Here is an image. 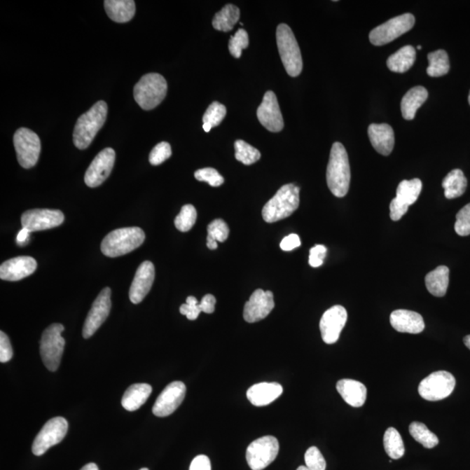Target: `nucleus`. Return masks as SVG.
I'll return each instance as SVG.
<instances>
[{
  "label": "nucleus",
  "instance_id": "nucleus-1",
  "mask_svg": "<svg viewBox=\"0 0 470 470\" xmlns=\"http://www.w3.org/2000/svg\"><path fill=\"white\" fill-rule=\"evenodd\" d=\"M350 179V160L345 147L342 143H333L326 168V183L330 191L343 198L349 192Z\"/></svg>",
  "mask_w": 470,
  "mask_h": 470
},
{
  "label": "nucleus",
  "instance_id": "nucleus-2",
  "mask_svg": "<svg viewBox=\"0 0 470 470\" xmlns=\"http://www.w3.org/2000/svg\"><path fill=\"white\" fill-rule=\"evenodd\" d=\"M107 105L99 100L88 112L78 118L74 131V143L77 148L84 150L91 144L98 132L105 124L107 117Z\"/></svg>",
  "mask_w": 470,
  "mask_h": 470
},
{
  "label": "nucleus",
  "instance_id": "nucleus-3",
  "mask_svg": "<svg viewBox=\"0 0 470 470\" xmlns=\"http://www.w3.org/2000/svg\"><path fill=\"white\" fill-rule=\"evenodd\" d=\"M300 205V188L294 184L282 186L263 207V217L274 223L291 216Z\"/></svg>",
  "mask_w": 470,
  "mask_h": 470
},
{
  "label": "nucleus",
  "instance_id": "nucleus-4",
  "mask_svg": "<svg viewBox=\"0 0 470 470\" xmlns=\"http://www.w3.org/2000/svg\"><path fill=\"white\" fill-rule=\"evenodd\" d=\"M145 238L144 231L138 227L116 229L104 238L102 251L109 257L125 256L141 247Z\"/></svg>",
  "mask_w": 470,
  "mask_h": 470
},
{
  "label": "nucleus",
  "instance_id": "nucleus-5",
  "mask_svg": "<svg viewBox=\"0 0 470 470\" xmlns=\"http://www.w3.org/2000/svg\"><path fill=\"white\" fill-rule=\"evenodd\" d=\"M276 41L286 73L291 77L299 76L303 67V57L296 39L288 25H279L276 30Z\"/></svg>",
  "mask_w": 470,
  "mask_h": 470
},
{
  "label": "nucleus",
  "instance_id": "nucleus-6",
  "mask_svg": "<svg viewBox=\"0 0 470 470\" xmlns=\"http://www.w3.org/2000/svg\"><path fill=\"white\" fill-rule=\"evenodd\" d=\"M167 81L159 74H147L135 85V102L144 110H152L166 98Z\"/></svg>",
  "mask_w": 470,
  "mask_h": 470
},
{
  "label": "nucleus",
  "instance_id": "nucleus-7",
  "mask_svg": "<svg viewBox=\"0 0 470 470\" xmlns=\"http://www.w3.org/2000/svg\"><path fill=\"white\" fill-rule=\"evenodd\" d=\"M64 329L62 324H52L45 330L41 337V355L43 364L52 372L59 368L64 353L66 340L61 336Z\"/></svg>",
  "mask_w": 470,
  "mask_h": 470
},
{
  "label": "nucleus",
  "instance_id": "nucleus-8",
  "mask_svg": "<svg viewBox=\"0 0 470 470\" xmlns=\"http://www.w3.org/2000/svg\"><path fill=\"white\" fill-rule=\"evenodd\" d=\"M13 144L21 167L29 170L37 164L41 143V139L34 131L25 127L18 129L13 136Z\"/></svg>",
  "mask_w": 470,
  "mask_h": 470
},
{
  "label": "nucleus",
  "instance_id": "nucleus-9",
  "mask_svg": "<svg viewBox=\"0 0 470 470\" xmlns=\"http://www.w3.org/2000/svg\"><path fill=\"white\" fill-rule=\"evenodd\" d=\"M415 19L411 13L393 18L381 25L369 34V41L374 46H381L389 44L400 36L406 34L415 26Z\"/></svg>",
  "mask_w": 470,
  "mask_h": 470
},
{
  "label": "nucleus",
  "instance_id": "nucleus-10",
  "mask_svg": "<svg viewBox=\"0 0 470 470\" xmlns=\"http://www.w3.org/2000/svg\"><path fill=\"white\" fill-rule=\"evenodd\" d=\"M455 387L454 375L447 371L432 373L420 383L418 392L423 399L436 401L445 399L453 393Z\"/></svg>",
  "mask_w": 470,
  "mask_h": 470
},
{
  "label": "nucleus",
  "instance_id": "nucleus-11",
  "mask_svg": "<svg viewBox=\"0 0 470 470\" xmlns=\"http://www.w3.org/2000/svg\"><path fill=\"white\" fill-rule=\"evenodd\" d=\"M279 441L274 436H268L254 441L247 447V462L252 470H263L277 457Z\"/></svg>",
  "mask_w": 470,
  "mask_h": 470
},
{
  "label": "nucleus",
  "instance_id": "nucleus-12",
  "mask_svg": "<svg viewBox=\"0 0 470 470\" xmlns=\"http://www.w3.org/2000/svg\"><path fill=\"white\" fill-rule=\"evenodd\" d=\"M67 430L68 422L64 417L58 416L49 420L36 436L32 444V453L38 457L44 455L50 448L55 446L64 438Z\"/></svg>",
  "mask_w": 470,
  "mask_h": 470
},
{
  "label": "nucleus",
  "instance_id": "nucleus-13",
  "mask_svg": "<svg viewBox=\"0 0 470 470\" xmlns=\"http://www.w3.org/2000/svg\"><path fill=\"white\" fill-rule=\"evenodd\" d=\"M422 189V182L419 179L400 183L396 190V197L390 203V218L392 221H400L404 216L408 207L417 200Z\"/></svg>",
  "mask_w": 470,
  "mask_h": 470
},
{
  "label": "nucleus",
  "instance_id": "nucleus-14",
  "mask_svg": "<svg viewBox=\"0 0 470 470\" xmlns=\"http://www.w3.org/2000/svg\"><path fill=\"white\" fill-rule=\"evenodd\" d=\"M116 163V152L105 148L97 154L85 174V182L90 188H97L109 177Z\"/></svg>",
  "mask_w": 470,
  "mask_h": 470
},
{
  "label": "nucleus",
  "instance_id": "nucleus-15",
  "mask_svg": "<svg viewBox=\"0 0 470 470\" xmlns=\"http://www.w3.org/2000/svg\"><path fill=\"white\" fill-rule=\"evenodd\" d=\"M186 387L182 382L168 384L158 396L153 407V413L158 417H166L173 414L184 400Z\"/></svg>",
  "mask_w": 470,
  "mask_h": 470
},
{
  "label": "nucleus",
  "instance_id": "nucleus-16",
  "mask_svg": "<svg viewBox=\"0 0 470 470\" xmlns=\"http://www.w3.org/2000/svg\"><path fill=\"white\" fill-rule=\"evenodd\" d=\"M111 307V289L106 288L99 293L92 304L91 310L89 311L87 319H85L83 328V337L88 339L95 335L97 330L105 322L110 314Z\"/></svg>",
  "mask_w": 470,
  "mask_h": 470
},
{
  "label": "nucleus",
  "instance_id": "nucleus-17",
  "mask_svg": "<svg viewBox=\"0 0 470 470\" xmlns=\"http://www.w3.org/2000/svg\"><path fill=\"white\" fill-rule=\"evenodd\" d=\"M62 212L55 209H34L25 212L21 217L23 228L32 232L48 230L63 223Z\"/></svg>",
  "mask_w": 470,
  "mask_h": 470
},
{
  "label": "nucleus",
  "instance_id": "nucleus-18",
  "mask_svg": "<svg viewBox=\"0 0 470 470\" xmlns=\"http://www.w3.org/2000/svg\"><path fill=\"white\" fill-rule=\"evenodd\" d=\"M347 321L346 308L336 305L326 310L320 322V330L322 340L326 344H333L340 338L344 326Z\"/></svg>",
  "mask_w": 470,
  "mask_h": 470
},
{
  "label": "nucleus",
  "instance_id": "nucleus-19",
  "mask_svg": "<svg viewBox=\"0 0 470 470\" xmlns=\"http://www.w3.org/2000/svg\"><path fill=\"white\" fill-rule=\"evenodd\" d=\"M274 307V293L257 289L244 307L243 317L247 322L254 324L267 317Z\"/></svg>",
  "mask_w": 470,
  "mask_h": 470
},
{
  "label": "nucleus",
  "instance_id": "nucleus-20",
  "mask_svg": "<svg viewBox=\"0 0 470 470\" xmlns=\"http://www.w3.org/2000/svg\"><path fill=\"white\" fill-rule=\"evenodd\" d=\"M257 117L260 123L268 131L278 132L284 127V121L274 92L265 93L263 102L258 107Z\"/></svg>",
  "mask_w": 470,
  "mask_h": 470
},
{
  "label": "nucleus",
  "instance_id": "nucleus-21",
  "mask_svg": "<svg viewBox=\"0 0 470 470\" xmlns=\"http://www.w3.org/2000/svg\"><path fill=\"white\" fill-rule=\"evenodd\" d=\"M154 278L155 269L151 261H144L139 265L129 291V297L132 303L139 304L145 299L152 288Z\"/></svg>",
  "mask_w": 470,
  "mask_h": 470
},
{
  "label": "nucleus",
  "instance_id": "nucleus-22",
  "mask_svg": "<svg viewBox=\"0 0 470 470\" xmlns=\"http://www.w3.org/2000/svg\"><path fill=\"white\" fill-rule=\"evenodd\" d=\"M37 261L30 256H20L5 261L0 267V278L4 281L18 282L34 274Z\"/></svg>",
  "mask_w": 470,
  "mask_h": 470
},
{
  "label": "nucleus",
  "instance_id": "nucleus-23",
  "mask_svg": "<svg viewBox=\"0 0 470 470\" xmlns=\"http://www.w3.org/2000/svg\"><path fill=\"white\" fill-rule=\"evenodd\" d=\"M390 324L396 331L408 333H420L425 329L424 320L416 312L398 310L390 315Z\"/></svg>",
  "mask_w": 470,
  "mask_h": 470
},
{
  "label": "nucleus",
  "instance_id": "nucleus-24",
  "mask_svg": "<svg viewBox=\"0 0 470 470\" xmlns=\"http://www.w3.org/2000/svg\"><path fill=\"white\" fill-rule=\"evenodd\" d=\"M283 393L281 384L276 382H261L256 384L247 392V399L256 407L267 406L278 399Z\"/></svg>",
  "mask_w": 470,
  "mask_h": 470
},
{
  "label": "nucleus",
  "instance_id": "nucleus-25",
  "mask_svg": "<svg viewBox=\"0 0 470 470\" xmlns=\"http://www.w3.org/2000/svg\"><path fill=\"white\" fill-rule=\"evenodd\" d=\"M373 147L382 155H389L394 149V132L387 124H371L368 129Z\"/></svg>",
  "mask_w": 470,
  "mask_h": 470
},
{
  "label": "nucleus",
  "instance_id": "nucleus-26",
  "mask_svg": "<svg viewBox=\"0 0 470 470\" xmlns=\"http://www.w3.org/2000/svg\"><path fill=\"white\" fill-rule=\"evenodd\" d=\"M336 389L343 399L354 408L364 406L367 399V389L364 384L354 380H340L336 384Z\"/></svg>",
  "mask_w": 470,
  "mask_h": 470
},
{
  "label": "nucleus",
  "instance_id": "nucleus-27",
  "mask_svg": "<svg viewBox=\"0 0 470 470\" xmlns=\"http://www.w3.org/2000/svg\"><path fill=\"white\" fill-rule=\"evenodd\" d=\"M152 386L146 383L134 384L128 387L122 397L121 404L125 410H138L146 403L150 394H152Z\"/></svg>",
  "mask_w": 470,
  "mask_h": 470
},
{
  "label": "nucleus",
  "instance_id": "nucleus-28",
  "mask_svg": "<svg viewBox=\"0 0 470 470\" xmlns=\"http://www.w3.org/2000/svg\"><path fill=\"white\" fill-rule=\"evenodd\" d=\"M429 92L423 87H415L408 91L401 99V109L405 120H412L417 110L428 99Z\"/></svg>",
  "mask_w": 470,
  "mask_h": 470
},
{
  "label": "nucleus",
  "instance_id": "nucleus-29",
  "mask_svg": "<svg viewBox=\"0 0 470 470\" xmlns=\"http://www.w3.org/2000/svg\"><path fill=\"white\" fill-rule=\"evenodd\" d=\"M104 4L107 15L117 23L128 22L134 16V0H106Z\"/></svg>",
  "mask_w": 470,
  "mask_h": 470
},
{
  "label": "nucleus",
  "instance_id": "nucleus-30",
  "mask_svg": "<svg viewBox=\"0 0 470 470\" xmlns=\"http://www.w3.org/2000/svg\"><path fill=\"white\" fill-rule=\"evenodd\" d=\"M450 282V269L446 265H440L426 275L425 284L429 292L436 297L446 294Z\"/></svg>",
  "mask_w": 470,
  "mask_h": 470
},
{
  "label": "nucleus",
  "instance_id": "nucleus-31",
  "mask_svg": "<svg viewBox=\"0 0 470 470\" xmlns=\"http://www.w3.org/2000/svg\"><path fill=\"white\" fill-rule=\"evenodd\" d=\"M415 48L412 46H406L398 50L387 59V66L394 73L403 74L410 69L415 64Z\"/></svg>",
  "mask_w": 470,
  "mask_h": 470
},
{
  "label": "nucleus",
  "instance_id": "nucleus-32",
  "mask_svg": "<svg viewBox=\"0 0 470 470\" xmlns=\"http://www.w3.org/2000/svg\"><path fill=\"white\" fill-rule=\"evenodd\" d=\"M467 184V179L462 170H452L443 181L445 197L448 200L458 198L465 193Z\"/></svg>",
  "mask_w": 470,
  "mask_h": 470
},
{
  "label": "nucleus",
  "instance_id": "nucleus-33",
  "mask_svg": "<svg viewBox=\"0 0 470 470\" xmlns=\"http://www.w3.org/2000/svg\"><path fill=\"white\" fill-rule=\"evenodd\" d=\"M240 17L238 7L232 4L225 6L220 12L215 14L213 20V27L215 30L229 32L235 27Z\"/></svg>",
  "mask_w": 470,
  "mask_h": 470
},
{
  "label": "nucleus",
  "instance_id": "nucleus-34",
  "mask_svg": "<svg viewBox=\"0 0 470 470\" xmlns=\"http://www.w3.org/2000/svg\"><path fill=\"white\" fill-rule=\"evenodd\" d=\"M429 67L427 74L430 77H441L446 75L450 69V59L444 50H437L428 55Z\"/></svg>",
  "mask_w": 470,
  "mask_h": 470
},
{
  "label": "nucleus",
  "instance_id": "nucleus-35",
  "mask_svg": "<svg viewBox=\"0 0 470 470\" xmlns=\"http://www.w3.org/2000/svg\"><path fill=\"white\" fill-rule=\"evenodd\" d=\"M383 444L386 453L391 459L398 460L403 457L405 454L403 441L396 429L389 428L386 430L384 434Z\"/></svg>",
  "mask_w": 470,
  "mask_h": 470
},
{
  "label": "nucleus",
  "instance_id": "nucleus-36",
  "mask_svg": "<svg viewBox=\"0 0 470 470\" xmlns=\"http://www.w3.org/2000/svg\"><path fill=\"white\" fill-rule=\"evenodd\" d=\"M410 433L413 438L426 448H435L439 443L438 437L430 431L424 423L412 422L410 425Z\"/></svg>",
  "mask_w": 470,
  "mask_h": 470
},
{
  "label": "nucleus",
  "instance_id": "nucleus-37",
  "mask_svg": "<svg viewBox=\"0 0 470 470\" xmlns=\"http://www.w3.org/2000/svg\"><path fill=\"white\" fill-rule=\"evenodd\" d=\"M235 148L236 160L247 166L256 163L261 159L259 150L242 139L235 141Z\"/></svg>",
  "mask_w": 470,
  "mask_h": 470
},
{
  "label": "nucleus",
  "instance_id": "nucleus-38",
  "mask_svg": "<svg viewBox=\"0 0 470 470\" xmlns=\"http://www.w3.org/2000/svg\"><path fill=\"white\" fill-rule=\"evenodd\" d=\"M197 220V211L193 205H185L181 208L178 216L175 218V227L181 232H188Z\"/></svg>",
  "mask_w": 470,
  "mask_h": 470
},
{
  "label": "nucleus",
  "instance_id": "nucleus-39",
  "mask_svg": "<svg viewBox=\"0 0 470 470\" xmlns=\"http://www.w3.org/2000/svg\"><path fill=\"white\" fill-rule=\"evenodd\" d=\"M227 114V109L222 104L214 102L211 104L203 116V124H209L212 127H218L224 120Z\"/></svg>",
  "mask_w": 470,
  "mask_h": 470
},
{
  "label": "nucleus",
  "instance_id": "nucleus-40",
  "mask_svg": "<svg viewBox=\"0 0 470 470\" xmlns=\"http://www.w3.org/2000/svg\"><path fill=\"white\" fill-rule=\"evenodd\" d=\"M249 34L244 29H239L235 36H232L229 41L228 49L233 57L236 59L240 58L244 49L249 48Z\"/></svg>",
  "mask_w": 470,
  "mask_h": 470
},
{
  "label": "nucleus",
  "instance_id": "nucleus-41",
  "mask_svg": "<svg viewBox=\"0 0 470 470\" xmlns=\"http://www.w3.org/2000/svg\"><path fill=\"white\" fill-rule=\"evenodd\" d=\"M207 239L215 242H224L229 235V228L227 223L221 219H217L211 222L207 227Z\"/></svg>",
  "mask_w": 470,
  "mask_h": 470
},
{
  "label": "nucleus",
  "instance_id": "nucleus-42",
  "mask_svg": "<svg viewBox=\"0 0 470 470\" xmlns=\"http://www.w3.org/2000/svg\"><path fill=\"white\" fill-rule=\"evenodd\" d=\"M172 155V148L170 143L160 142L153 147L152 152L150 153L149 163L153 166H159L164 161L170 159Z\"/></svg>",
  "mask_w": 470,
  "mask_h": 470
},
{
  "label": "nucleus",
  "instance_id": "nucleus-43",
  "mask_svg": "<svg viewBox=\"0 0 470 470\" xmlns=\"http://www.w3.org/2000/svg\"><path fill=\"white\" fill-rule=\"evenodd\" d=\"M305 462L310 470H325L326 467L324 455L317 447L308 448L305 454Z\"/></svg>",
  "mask_w": 470,
  "mask_h": 470
},
{
  "label": "nucleus",
  "instance_id": "nucleus-44",
  "mask_svg": "<svg viewBox=\"0 0 470 470\" xmlns=\"http://www.w3.org/2000/svg\"><path fill=\"white\" fill-rule=\"evenodd\" d=\"M197 181L208 183L211 186H220L224 183V178L214 168L206 167L197 170L195 173Z\"/></svg>",
  "mask_w": 470,
  "mask_h": 470
},
{
  "label": "nucleus",
  "instance_id": "nucleus-45",
  "mask_svg": "<svg viewBox=\"0 0 470 470\" xmlns=\"http://www.w3.org/2000/svg\"><path fill=\"white\" fill-rule=\"evenodd\" d=\"M455 230L460 236L470 235V203L462 207L457 214Z\"/></svg>",
  "mask_w": 470,
  "mask_h": 470
},
{
  "label": "nucleus",
  "instance_id": "nucleus-46",
  "mask_svg": "<svg viewBox=\"0 0 470 470\" xmlns=\"http://www.w3.org/2000/svg\"><path fill=\"white\" fill-rule=\"evenodd\" d=\"M199 301L195 296H189L186 299V303L181 305L179 312L183 315H186L190 321H195L198 318L202 311L200 310Z\"/></svg>",
  "mask_w": 470,
  "mask_h": 470
},
{
  "label": "nucleus",
  "instance_id": "nucleus-47",
  "mask_svg": "<svg viewBox=\"0 0 470 470\" xmlns=\"http://www.w3.org/2000/svg\"><path fill=\"white\" fill-rule=\"evenodd\" d=\"M13 351L8 336L3 331L0 332V361L2 364L13 358Z\"/></svg>",
  "mask_w": 470,
  "mask_h": 470
},
{
  "label": "nucleus",
  "instance_id": "nucleus-48",
  "mask_svg": "<svg viewBox=\"0 0 470 470\" xmlns=\"http://www.w3.org/2000/svg\"><path fill=\"white\" fill-rule=\"evenodd\" d=\"M326 247L324 245H315L310 252V265L313 268L321 267L326 257Z\"/></svg>",
  "mask_w": 470,
  "mask_h": 470
},
{
  "label": "nucleus",
  "instance_id": "nucleus-49",
  "mask_svg": "<svg viewBox=\"0 0 470 470\" xmlns=\"http://www.w3.org/2000/svg\"><path fill=\"white\" fill-rule=\"evenodd\" d=\"M279 246H281V249L283 251H286V252L292 251L300 246V237L296 234L286 236L285 238L282 240L281 245Z\"/></svg>",
  "mask_w": 470,
  "mask_h": 470
},
{
  "label": "nucleus",
  "instance_id": "nucleus-50",
  "mask_svg": "<svg viewBox=\"0 0 470 470\" xmlns=\"http://www.w3.org/2000/svg\"><path fill=\"white\" fill-rule=\"evenodd\" d=\"M189 470H211V462L207 455H200L193 459Z\"/></svg>",
  "mask_w": 470,
  "mask_h": 470
},
{
  "label": "nucleus",
  "instance_id": "nucleus-51",
  "mask_svg": "<svg viewBox=\"0 0 470 470\" xmlns=\"http://www.w3.org/2000/svg\"><path fill=\"white\" fill-rule=\"evenodd\" d=\"M216 299L212 294H207L199 303L200 310L206 314H213L215 310Z\"/></svg>",
  "mask_w": 470,
  "mask_h": 470
},
{
  "label": "nucleus",
  "instance_id": "nucleus-52",
  "mask_svg": "<svg viewBox=\"0 0 470 470\" xmlns=\"http://www.w3.org/2000/svg\"><path fill=\"white\" fill-rule=\"evenodd\" d=\"M30 231L27 228H22L17 235V244L20 247L27 245L30 240Z\"/></svg>",
  "mask_w": 470,
  "mask_h": 470
},
{
  "label": "nucleus",
  "instance_id": "nucleus-53",
  "mask_svg": "<svg viewBox=\"0 0 470 470\" xmlns=\"http://www.w3.org/2000/svg\"><path fill=\"white\" fill-rule=\"evenodd\" d=\"M207 240V247L208 249L211 250H214L217 249L218 244L217 242H215V240Z\"/></svg>",
  "mask_w": 470,
  "mask_h": 470
},
{
  "label": "nucleus",
  "instance_id": "nucleus-54",
  "mask_svg": "<svg viewBox=\"0 0 470 470\" xmlns=\"http://www.w3.org/2000/svg\"><path fill=\"white\" fill-rule=\"evenodd\" d=\"M81 470H99V468L95 464H88L85 465Z\"/></svg>",
  "mask_w": 470,
  "mask_h": 470
},
{
  "label": "nucleus",
  "instance_id": "nucleus-55",
  "mask_svg": "<svg viewBox=\"0 0 470 470\" xmlns=\"http://www.w3.org/2000/svg\"><path fill=\"white\" fill-rule=\"evenodd\" d=\"M464 342L465 346L470 350V335L464 337Z\"/></svg>",
  "mask_w": 470,
  "mask_h": 470
},
{
  "label": "nucleus",
  "instance_id": "nucleus-56",
  "mask_svg": "<svg viewBox=\"0 0 470 470\" xmlns=\"http://www.w3.org/2000/svg\"><path fill=\"white\" fill-rule=\"evenodd\" d=\"M212 128H213V127H212L211 125L203 124V129H204V131H205L206 132H210Z\"/></svg>",
  "mask_w": 470,
  "mask_h": 470
},
{
  "label": "nucleus",
  "instance_id": "nucleus-57",
  "mask_svg": "<svg viewBox=\"0 0 470 470\" xmlns=\"http://www.w3.org/2000/svg\"><path fill=\"white\" fill-rule=\"evenodd\" d=\"M297 470H310V469H307V466H300V467L298 468Z\"/></svg>",
  "mask_w": 470,
  "mask_h": 470
},
{
  "label": "nucleus",
  "instance_id": "nucleus-58",
  "mask_svg": "<svg viewBox=\"0 0 470 470\" xmlns=\"http://www.w3.org/2000/svg\"><path fill=\"white\" fill-rule=\"evenodd\" d=\"M417 49H418V50H421V49H422V46H417Z\"/></svg>",
  "mask_w": 470,
  "mask_h": 470
},
{
  "label": "nucleus",
  "instance_id": "nucleus-59",
  "mask_svg": "<svg viewBox=\"0 0 470 470\" xmlns=\"http://www.w3.org/2000/svg\"><path fill=\"white\" fill-rule=\"evenodd\" d=\"M469 105H470V92H469Z\"/></svg>",
  "mask_w": 470,
  "mask_h": 470
},
{
  "label": "nucleus",
  "instance_id": "nucleus-60",
  "mask_svg": "<svg viewBox=\"0 0 470 470\" xmlns=\"http://www.w3.org/2000/svg\"><path fill=\"white\" fill-rule=\"evenodd\" d=\"M139 470H149V469H146V468H143V469H139Z\"/></svg>",
  "mask_w": 470,
  "mask_h": 470
}]
</instances>
